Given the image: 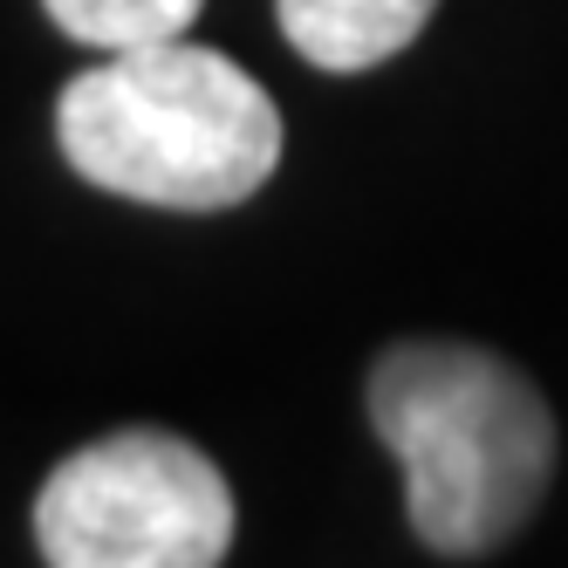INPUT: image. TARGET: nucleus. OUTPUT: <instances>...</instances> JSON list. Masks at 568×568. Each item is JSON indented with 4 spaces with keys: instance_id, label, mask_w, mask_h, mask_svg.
<instances>
[{
    "instance_id": "39448f33",
    "label": "nucleus",
    "mask_w": 568,
    "mask_h": 568,
    "mask_svg": "<svg viewBox=\"0 0 568 568\" xmlns=\"http://www.w3.org/2000/svg\"><path fill=\"white\" fill-rule=\"evenodd\" d=\"M49 21L83 49H144V42H172L199 21L206 0H42Z\"/></svg>"
},
{
    "instance_id": "20e7f679",
    "label": "nucleus",
    "mask_w": 568,
    "mask_h": 568,
    "mask_svg": "<svg viewBox=\"0 0 568 568\" xmlns=\"http://www.w3.org/2000/svg\"><path fill=\"white\" fill-rule=\"evenodd\" d=\"M432 8L438 0H274L288 49L315 69H336V75L377 69L397 49H412L418 28L432 21Z\"/></svg>"
},
{
    "instance_id": "f257e3e1",
    "label": "nucleus",
    "mask_w": 568,
    "mask_h": 568,
    "mask_svg": "<svg viewBox=\"0 0 568 568\" xmlns=\"http://www.w3.org/2000/svg\"><path fill=\"white\" fill-rule=\"evenodd\" d=\"M55 144L90 185L165 213H226L281 165V110L247 69L185 34L110 49L55 103Z\"/></svg>"
},
{
    "instance_id": "f03ea898",
    "label": "nucleus",
    "mask_w": 568,
    "mask_h": 568,
    "mask_svg": "<svg viewBox=\"0 0 568 568\" xmlns=\"http://www.w3.org/2000/svg\"><path fill=\"white\" fill-rule=\"evenodd\" d=\"M371 425L404 466L412 535L445 555H494L535 514L555 473V418L541 390L494 349L397 343L371 371Z\"/></svg>"
},
{
    "instance_id": "7ed1b4c3",
    "label": "nucleus",
    "mask_w": 568,
    "mask_h": 568,
    "mask_svg": "<svg viewBox=\"0 0 568 568\" xmlns=\"http://www.w3.org/2000/svg\"><path fill=\"white\" fill-rule=\"evenodd\" d=\"M34 548L55 568H213L233 548V494L199 445L110 432L42 479Z\"/></svg>"
}]
</instances>
